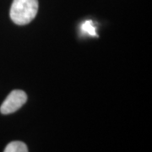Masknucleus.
Instances as JSON below:
<instances>
[{
  "instance_id": "1",
  "label": "nucleus",
  "mask_w": 152,
  "mask_h": 152,
  "mask_svg": "<svg viewBox=\"0 0 152 152\" xmlns=\"http://www.w3.org/2000/svg\"><path fill=\"white\" fill-rule=\"evenodd\" d=\"M38 11V0H14L10 8L12 21L25 26L34 20Z\"/></svg>"
},
{
  "instance_id": "2",
  "label": "nucleus",
  "mask_w": 152,
  "mask_h": 152,
  "mask_svg": "<svg viewBox=\"0 0 152 152\" xmlns=\"http://www.w3.org/2000/svg\"><path fill=\"white\" fill-rule=\"evenodd\" d=\"M27 101V96L25 91L20 90H15L11 91L3 102L0 112L2 114H10L16 112Z\"/></svg>"
},
{
  "instance_id": "3",
  "label": "nucleus",
  "mask_w": 152,
  "mask_h": 152,
  "mask_svg": "<svg viewBox=\"0 0 152 152\" xmlns=\"http://www.w3.org/2000/svg\"><path fill=\"white\" fill-rule=\"evenodd\" d=\"M4 152H28V148L23 142L13 141L5 147Z\"/></svg>"
},
{
  "instance_id": "4",
  "label": "nucleus",
  "mask_w": 152,
  "mask_h": 152,
  "mask_svg": "<svg viewBox=\"0 0 152 152\" xmlns=\"http://www.w3.org/2000/svg\"><path fill=\"white\" fill-rule=\"evenodd\" d=\"M81 31L86 32V34H89L91 37H96V27L94 26L91 20H87L84 24H82Z\"/></svg>"
}]
</instances>
